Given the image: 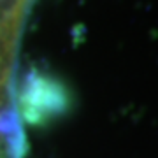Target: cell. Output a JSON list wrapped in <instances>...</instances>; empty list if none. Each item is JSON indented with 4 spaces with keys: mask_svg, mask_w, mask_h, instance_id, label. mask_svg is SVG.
<instances>
[{
    "mask_svg": "<svg viewBox=\"0 0 158 158\" xmlns=\"http://www.w3.org/2000/svg\"><path fill=\"white\" fill-rule=\"evenodd\" d=\"M30 0H0V25H19Z\"/></svg>",
    "mask_w": 158,
    "mask_h": 158,
    "instance_id": "obj_2",
    "label": "cell"
},
{
    "mask_svg": "<svg viewBox=\"0 0 158 158\" xmlns=\"http://www.w3.org/2000/svg\"><path fill=\"white\" fill-rule=\"evenodd\" d=\"M19 25H0V158H25L27 139L14 102V65Z\"/></svg>",
    "mask_w": 158,
    "mask_h": 158,
    "instance_id": "obj_1",
    "label": "cell"
}]
</instances>
